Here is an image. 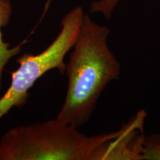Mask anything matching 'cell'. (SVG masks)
<instances>
[{
  "mask_svg": "<svg viewBox=\"0 0 160 160\" xmlns=\"http://www.w3.org/2000/svg\"><path fill=\"white\" fill-rule=\"evenodd\" d=\"M110 29L84 15L69 60L68 89L57 119L79 128L91 119L102 93L119 79L121 65L108 45Z\"/></svg>",
  "mask_w": 160,
  "mask_h": 160,
  "instance_id": "cell-1",
  "label": "cell"
},
{
  "mask_svg": "<svg viewBox=\"0 0 160 160\" xmlns=\"http://www.w3.org/2000/svg\"><path fill=\"white\" fill-rule=\"evenodd\" d=\"M116 131L95 136L58 119L10 129L0 140V160H97Z\"/></svg>",
  "mask_w": 160,
  "mask_h": 160,
  "instance_id": "cell-2",
  "label": "cell"
},
{
  "mask_svg": "<svg viewBox=\"0 0 160 160\" xmlns=\"http://www.w3.org/2000/svg\"><path fill=\"white\" fill-rule=\"evenodd\" d=\"M84 11L77 6L61 22V31L53 42L37 55L25 53L17 59L19 68L12 73L11 82L0 98V119L13 107L21 108L29 97L28 91L36 82L51 70L65 73V57L74 45L84 17Z\"/></svg>",
  "mask_w": 160,
  "mask_h": 160,
  "instance_id": "cell-3",
  "label": "cell"
},
{
  "mask_svg": "<svg viewBox=\"0 0 160 160\" xmlns=\"http://www.w3.org/2000/svg\"><path fill=\"white\" fill-rule=\"evenodd\" d=\"M146 112L140 110L100 149L98 160H141Z\"/></svg>",
  "mask_w": 160,
  "mask_h": 160,
  "instance_id": "cell-4",
  "label": "cell"
},
{
  "mask_svg": "<svg viewBox=\"0 0 160 160\" xmlns=\"http://www.w3.org/2000/svg\"><path fill=\"white\" fill-rule=\"evenodd\" d=\"M13 12L11 0H0V89L5 67L10 59L17 56L21 51L22 45L11 48L9 43L3 40L2 28L8 25Z\"/></svg>",
  "mask_w": 160,
  "mask_h": 160,
  "instance_id": "cell-5",
  "label": "cell"
},
{
  "mask_svg": "<svg viewBox=\"0 0 160 160\" xmlns=\"http://www.w3.org/2000/svg\"><path fill=\"white\" fill-rule=\"evenodd\" d=\"M141 160H160V133L144 137Z\"/></svg>",
  "mask_w": 160,
  "mask_h": 160,
  "instance_id": "cell-6",
  "label": "cell"
},
{
  "mask_svg": "<svg viewBox=\"0 0 160 160\" xmlns=\"http://www.w3.org/2000/svg\"><path fill=\"white\" fill-rule=\"evenodd\" d=\"M119 1L120 0H98L93 2L91 5V12L101 13L106 19H110Z\"/></svg>",
  "mask_w": 160,
  "mask_h": 160,
  "instance_id": "cell-7",
  "label": "cell"
}]
</instances>
